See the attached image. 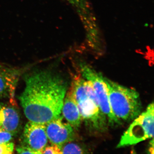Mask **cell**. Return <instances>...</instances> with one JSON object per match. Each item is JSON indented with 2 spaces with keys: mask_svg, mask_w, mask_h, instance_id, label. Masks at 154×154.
I'll list each match as a JSON object with an SVG mask.
<instances>
[{
  "mask_svg": "<svg viewBox=\"0 0 154 154\" xmlns=\"http://www.w3.org/2000/svg\"><path fill=\"white\" fill-rule=\"evenodd\" d=\"M14 135L2 128H0V143L8 142L13 138Z\"/></svg>",
  "mask_w": 154,
  "mask_h": 154,
  "instance_id": "obj_14",
  "label": "cell"
},
{
  "mask_svg": "<svg viewBox=\"0 0 154 154\" xmlns=\"http://www.w3.org/2000/svg\"><path fill=\"white\" fill-rule=\"evenodd\" d=\"M75 10L82 23L91 22L94 15L88 0H67Z\"/></svg>",
  "mask_w": 154,
  "mask_h": 154,
  "instance_id": "obj_11",
  "label": "cell"
},
{
  "mask_svg": "<svg viewBox=\"0 0 154 154\" xmlns=\"http://www.w3.org/2000/svg\"><path fill=\"white\" fill-rule=\"evenodd\" d=\"M69 89L78 105L82 120L89 130L96 133L106 131L107 118L99 107L91 82L81 74L75 75Z\"/></svg>",
  "mask_w": 154,
  "mask_h": 154,
  "instance_id": "obj_2",
  "label": "cell"
},
{
  "mask_svg": "<svg viewBox=\"0 0 154 154\" xmlns=\"http://www.w3.org/2000/svg\"><path fill=\"white\" fill-rule=\"evenodd\" d=\"M154 140L153 137L152 138V140H151L150 146H149V151L150 153H154Z\"/></svg>",
  "mask_w": 154,
  "mask_h": 154,
  "instance_id": "obj_17",
  "label": "cell"
},
{
  "mask_svg": "<svg viewBox=\"0 0 154 154\" xmlns=\"http://www.w3.org/2000/svg\"><path fill=\"white\" fill-rule=\"evenodd\" d=\"M16 150L19 154H40L38 152L34 150L25 145L17 147Z\"/></svg>",
  "mask_w": 154,
  "mask_h": 154,
  "instance_id": "obj_16",
  "label": "cell"
},
{
  "mask_svg": "<svg viewBox=\"0 0 154 154\" xmlns=\"http://www.w3.org/2000/svg\"><path fill=\"white\" fill-rule=\"evenodd\" d=\"M17 80L13 71L0 66V98L14 95Z\"/></svg>",
  "mask_w": 154,
  "mask_h": 154,
  "instance_id": "obj_10",
  "label": "cell"
},
{
  "mask_svg": "<svg viewBox=\"0 0 154 154\" xmlns=\"http://www.w3.org/2000/svg\"><path fill=\"white\" fill-rule=\"evenodd\" d=\"M23 138L24 145L42 154L48 141L45 125L29 121L24 128Z\"/></svg>",
  "mask_w": 154,
  "mask_h": 154,
  "instance_id": "obj_7",
  "label": "cell"
},
{
  "mask_svg": "<svg viewBox=\"0 0 154 154\" xmlns=\"http://www.w3.org/2000/svg\"><path fill=\"white\" fill-rule=\"evenodd\" d=\"M42 154H60L62 153L60 148L58 146L52 144V145L45 146L42 150Z\"/></svg>",
  "mask_w": 154,
  "mask_h": 154,
  "instance_id": "obj_15",
  "label": "cell"
},
{
  "mask_svg": "<svg viewBox=\"0 0 154 154\" xmlns=\"http://www.w3.org/2000/svg\"><path fill=\"white\" fill-rule=\"evenodd\" d=\"M79 67L82 76L90 81L92 84L99 107L102 113L106 116L108 124L111 126L121 124V122L116 117L111 110L108 90L104 77L85 62H80Z\"/></svg>",
  "mask_w": 154,
  "mask_h": 154,
  "instance_id": "obj_5",
  "label": "cell"
},
{
  "mask_svg": "<svg viewBox=\"0 0 154 154\" xmlns=\"http://www.w3.org/2000/svg\"><path fill=\"white\" fill-rule=\"evenodd\" d=\"M45 125L48 138L52 144L60 148L75 139L74 129L68 122H64L61 116Z\"/></svg>",
  "mask_w": 154,
  "mask_h": 154,
  "instance_id": "obj_6",
  "label": "cell"
},
{
  "mask_svg": "<svg viewBox=\"0 0 154 154\" xmlns=\"http://www.w3.org/2000/svg\"><path fill=\"white\" fill-rule=\"evenodd\" d=\"M134 120L122 136L116 147L136 144L153 137L154 103L149 104L145 111Z\"/></svg>",
  "mask_w": 154,
  "mask_h": 154,
  "instance_id": "obj_4",
  "label": "cell"
},
{
  "mask_svg": "<svg viewBox=\"0 0 154 154\" xmlns=\"http://www.w3.org/2000/svg\"><path fill=\"white\" fill-rule=\"evenodd\" d=\"M62 154H83L88 153L82 146L72 141L64 144L60 148Z\"/></svg>",
  "mask_w": 154,
  "mask_h": 154,
  "instance_id": "obj_12",
  "label": "cell"
},
{
  "mask_svg": "<svg viewBox=\"0 0 154 154\" xmlns=\"http://www.w3.org/2000/svg\"><path fill=\"white\" fill-rule=\"evenodd\" d=\"M25 82L20 100L29 121L45 124L60 116L67 89L60 76L41 71L26 77Z\"/></svg>",
  "mask_w": 154,
  "mask_h": 154,
  "instance_id": "obj_1",
  "label": "cell"
},
{
  "mask_svg": "<svg viewBox=\"0 0 154 154\" xmlns=\"http://www.w3.org/2000/svg\"><path fill=\"white\" fill-rule=\"evenodd\" d=\"M20 125L19 113L14 107L0 105V128L14 135Z\"/></svg>",
  "mask_w": 154,
  "mask_h": 154,
  "instance_id": "obj_9",
  "label": "cell"
},
{
  "mask_svg": "<svg viewBox=\"0 0 154 154\" xmlns=\"http://www.w3.org/2000/svg\"><path fill=\"white\" fill-rule=\"evenodd\" d=\"M108 90L112 112L122 122L132 121L140 114L142 104L135 90L119 85L104 77Z\"/></svg>",
  "mask_w": 154,
  "mask_h": 154,
  "instance_id": "obj_3",
  "label": "cell"
},
{
  "mask_svg": "<svg viewBox=\"0 0 154 154\" xmlns=\"http://www.w3.org/2000/svg\"><path fill=\"white\" fill-rule=\"evenodd\" d=\"M14 149V144L11 142L0 143V154L13 153Z\"/></svg>",
  "mask_w": 154,
  "mask_h": 154,
  "instance_id": "obj_13",
  "label": "cell"
},
{
  "mask_svg": "<svg viewBox=\"0 0 154 154\" xmlns=\"http://www.w3.org/2000/svg\"><path fill=\"white\" fill-rule=\"evenodd\" d=\"M61 113L69 124L74 129L78 130L82 120L78 105L70 89L64 99Z\"/></svg>",
  "mask_w": 154,
  "mask_h": 154,
  "instance_id": "obj_8",
  "label": "cell"
}]
</instances>
